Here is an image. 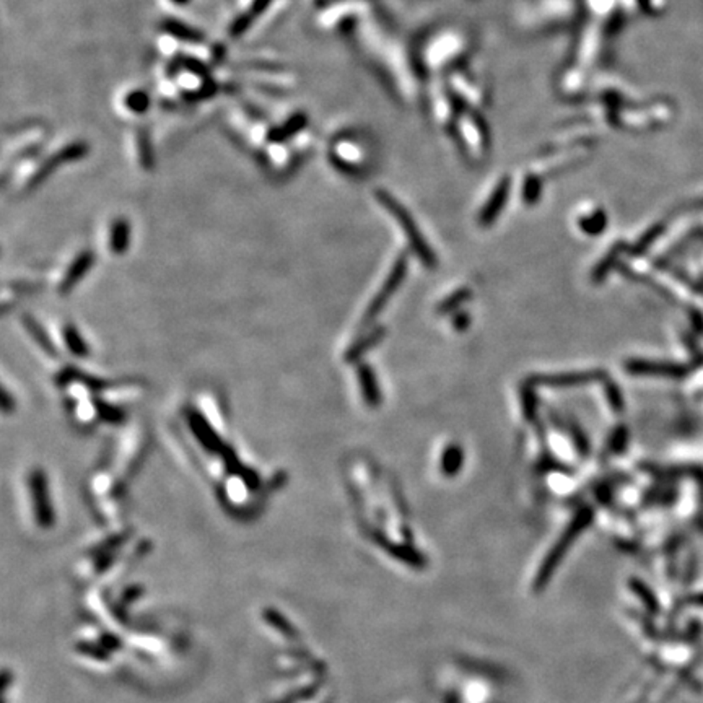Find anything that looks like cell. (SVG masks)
I'll return each instance as SVG.
<instances>
[{
    "mask_svg": "<svg viewBox=\"0 0 703 703\" xmlns=\"http://www.w3.org/2000/svg\"><path fill=\"white\" fill-rule=\"evenodd\" d=\"M469 323H471V318H469V314H466V313H456L455 319H453L455 329H457V331L466 329L467 326H469Z\"/></svg>",
    "mask_w": 703,
    "mask_h": 703,
    "instance_id": "f546056e",
    "label": "cell"
},
{
    "mask_svg": "<svg viewBox=\"0 0 703 703\" xmlns=\"http://www.w3.org/2000/svg\"><path fill=\"white\" fill-rule=\"evenodd\" d=\"M407 264L408 263H407L406 254H401L399 258L396 259V263H394V265H392L388 279L384 280L383 287H381V290L376 293V297L373 298V302L370 303L367 313H365V316H363L362 328H370V326L373 324V321L378 318L381 312H383L386 303L389 302L391 297L394 295L397 288H399L401 282L404 280L406 272H407Z\"/></svg>",
    "mask_w": 703,
    "mask_h": 703,
    "instance_id": "277c9868",
    "label": "cell"
},
{
    "mask_svg": "<svg viewBox=\"0 0 703 703\" xmlns=\"http://www.w3.org/2000/svg\"><path fill=\"white\" fill-rule=\"evenodd\" d=\"M176 62L179 65V69H183V70H186V72L189 74H193L195 75V77H199L200 80H212L210 77V67L207 65L205 62L200 61V59L198 57H193V56H178L176 57Z\"/></svg>",
    "mask_w": 703,
    "mask_h": 703,
    "instance_id": "9a60e30c",
    "label": "cell"
},
{
    "mask_svg": "<svg viewBox=\"0 0 703 703\" xmlns=\"http://www.w3.org/2000/svg\"><path fill=\"white\" fill-rule=\"evenodd\" d=\"M90 264H93V256L88 254V253H85V254H81L80 258L75 261L74 265L70 267V270H69V274L67 277H65L64 282H62V292H67L72 288V285L75 282H77L81 275H84V272L88 269Z\"/></svg>",
    "mask_w": 703,
    "mask_h": 703,
    "instance_id": "2e32d148",
    "label": "cell"
},
{
    "mask_svg": "<svg viewBox=\"0 0 703 703\" xmlns=\"http://www.w3.org/2000/svg\"><path fill=\"white\" fill-rule=\"evenodd\" d=\"M522 396V412H525V418L527 422L534 423L537 421V397L536 392H534V386L531 383H526L525 388L521 391Z\"/></svg>",
    "mask_w": 703,
    "mask_h": 703,
    "instance_id": "d6986e66",
    "label": "cell"
},
{
    "mask_svg": "<svg viewBox=\"0 0 703 703\" xmlns=\"http://www.w3.org/2000/svg\"><path fill=\"white\" fill-rule=\"evenodd\" d=\"M692 602L700 604V606H703V594H699V596H695L694 599H692Z\"/></svg>",
    "mask_w": 703,
    "mask_h": 703,
    "instance_id": "4dcf8cb0",
    "label": "cell"
},
{
    "mask_svg": "<svg viewBox=\"0 0 703 703\" xmlns=\"http://www.w3.org/2000/svg\"><path fill=\"white\" fill-rule=\"evenodd\" d=\"M505 198H506V184H501L497 193L493 194V198L490 199V202L485 205L481 217H479V223H481L482 227L492 225L493 220L497 219V215L500 214L501 207H503Z\"/></svg>",
    "mask_w": 703,
    "mask_h": 703,
    "instance_id": "8fae6325",
    "label": "cell"
},
{
    "mask_svg": "<svg viewBox=\"0 0 703 703\" xmlns=\"http://www.w3.org/2000/svg\"><path fill=\"white\" fill-rule=\"evenodd\" d=\"M358 381H360V388H362L363 399L367 401V404L370 407H379L381 391H379L378 381H376V376L373 373V370L367 367V365H360Z\"/></svg>",
    "mask_w": 703,
    "mask_h": 703,
    "instance_id": "ba28073f",
    "label": "cell"
},
{
    "mask_svg": "<svg viewBox=\"0 0 703 703\" xmlns=\"http://www.w3.org/2000/svg\"><path fill=\"white\" fill-rule=\"evenodd\" d=\"M606 397H607V402H609L610 408H612L614 412H622L624 411V399H622V394H620V391L617 388V384L610 383V381H606Z\"/></svg>",
    "mask_w": 703,
    "mask_h": 703,
    "instance_id": "cb8c5ba5",
    "label": "cell"
},
{
    "mask_svg": "<svg viewBox=\"0 0 703 703\" xmlns=\"http://www.w3.org/2000/svg\"><path fill=\"white\" fill-rule=\"evenodd\" d=\"M88 145L86 142H72V144L62 147L59 149L56 154H52L51 156H47L45 161L41 163L40 166L36 168V171L31 174L28 183H26V189H35L40 186V184L51 176L52 173L57 171V168H61L62 165H67V163L81 160L88 155Z\"/></svg>",
    "mask_w": 703,
    "mask_h": 703,
    "instance_id": "3957f363",
    "label": "cell"
},
{
    "mask_svg": "<svg viewBox=\"0 0 703 703\" xmlns=\"http://www.w3.org/2000/svg\"><path fill=\"white\" fill-rule=\"evenodd\" d=\"M383 336H384V329L383 328H376L375 331L370 332V334L367 337H363V339H360L358 342H355V345L348 348V352H347V362H355V360H358L360 357L363 355L365 352L368 350V348H372L375 347L378 342H381V339H383Z\"/></svg>",
    "mask_w": 703,
    "mask_h": 703,
    "instance_id": "4fadbf2b",
    "label": "cell"
},
{
    "mask_svg": "<svg viewBox=\"0 0 703 703\" xmlns=\"http://www.w3.org/2000/svg\"><path fill=\"white\" fill-rule=\"evenodd\" d=\"M174 5H188L190 0H171Z\"/></svg>",
    "mask_w": 703,
    "mask_h": 703,
    "instance_id": "1f68e13d",
    "label": "cell"
},
{
    "mask_svg": "<svg viewBox=\"0 0 703 703\" xmlns=\"http://www.w3.org/2000/svg\"><path fill=\"white\" fill-rule=\"evenodd\" d=\"M462 462H464V453H462L459 445H450L448 448L443 451V456H441V472L445 476L453 477L457 472L461 471Z\"/></svg>",
    "mask_w": 703,
    "mask_h": 703,
    "instance_id": "30bf717a",
    "label": "cell"
},
{
    "mask_svg": "<svg viewBox=\"0 0 703 703\" xmlns=\"http://www.w3.org/2000/svg\"><path fill=\"white\" fill-rule=\"evenodd\" d=\"M243 69L253 70V72H267V74L285 72V65L270 61H248L243 64Z\"/></svg>",
    "mask_w": 703,
    "mask_h": 703,
    "instance_id": "603a6c76",
    "label": "cell"
},
{
    "mask_svg": "<svg viewBox=\"0 0 703 703\" xmlns=\"http://www.w3.org/2000/svg\"><path fill=\"white\" fill-rule=\"evenodd\" d=\"M607 378V373L602 370H591V372H570V373H559V375H537L531 376L527 383L532 386L544 384L554 386V388H562V386H580L590 384L596 381H602Z\"/></svg>",
    "mask_w": 703,
    "mask_h": 703,
    "instance_id": "5b68a950",
    "label": "cell"
},
{
    "mask_svg": "<svg viewBox=\"0 0 703 703\" xmlns=\"http://www.w3.org/2000/svg\"><path fill=\"white\" fill-rule=\"evenodd\" d=\"M130 238V227L129 222L125 219H118L114 220L113 228H111V249L113 253L121 254L127 249Z\"/></svg>",
    "mask_w": 703,
    "mask_h": 703,
    "instance_id": "7c38bea8",
    "label": "cell"
},
{
    "mask_svg": "<svg viewBox=\"0 0 703 703\" xmlns=\"http://www.w3.org/2000/svg\"><path fill=\"white\" fill-rule=\"evenodd\" d=\"M570 433H571V438H573V441H575V446H576V450H578V453L583 457H586L588 455H590V443H588L586 435L583 433L581 428L576 427V425H573V427L570 428Z\"/></svg>",
    "mask_w": 703,
    "mask_h": 703,
    "instance_id": "484cf974",
    "label": "cell"
},
{
    "mask_svg": "<svg viewBox=\"0 0 703 703\" xmlns=\"http://www.w3.org/2000/svg\"><path fill=\"white\" fill-rule=\"evenodd\" d=\"M256 90H259V93H264L267 96H274V98H280V96H285L287 91L280 88V86H277V85H269V84H256Z\"/></svg>",
    "mask_w": 703,
    "mask_h": 703,
    "instance_id": "83f0119b",
    "label": "cell"
},
{
    "mask_svg": "<svg viewBox=\"0 0 703 703\" xmlns=\"http://www.w3.org/2000/svg\"><path fill=\"white\" fill-rule=\"evenodd\" d=\"M124 105L129 111L135 114H144L150 108V96L145 90H134L124 98Z\"/></svg>",
    "mask_w": 703,
    "mask_h": 703,
    "instance_id": "ac0fdd59",
    "label": "cell"
},
{
    "mask_svg": "<svg viewBox=\"0 0 703 703\" xmlns=\"http://www.w3.org/2000/svg\"><path fill=\"white\" fill-rule=\"evenodd\" d=\"M472 297V290L471 288H459V290H456L455 293H451V295L443 299V302L440 303V307L437 308V312L438 314H451V313H455L457 312V309L461 308V304L462 303H466L469 298Z\"/></svg>",
    "mask_w": 703,
    "mask_h": 703,
    "instance_id": "e0dca14e",
    "label": "cell"
},
{
    "mask_svg": "<svg viewBox=\"0 0 703 703\" xmlns=\"http://www.w3.org/2000/svg\"><path fill=\"white\" fill-rule=\"evenodd\" d=\"M256 16L249 12H243V13H239L236 18H234L232 21V25H230V28H228V33H230V36L234 38H241L244 33H246L249 28H251V25H253V21H254Z\"/></svg>",
    "mask_w": 703,
    "mask_h": 703,
    "instance_id": "44dd1931",
    "label": "cell"
},
{
    "mask_svg": "<svg viewBox=\"0 0 703 703\" xmlns=\"http://www.w3.org/2000/svg\"><path fill=\"white\" fill-rule=\"evenodd\" d=\"M606 215L602 214V212H596L593 217H590V219H586V220H581L580 223V227H581V230L585 232L586 234H591V236H596V234L601 233L604 228H606Z\"/></svg>",
    "mask_w": 703,
    "mask_h": 703,
    "instance_id": "7402d4cb",
    "label": "cell"
},
{
    "mask_svg": "<svg viewBox=\"0 0 703 703\" xmlns=\"http://www.w3.org/2000/svg\"><path fill=\"white\" fill-rule=\"evenodd\" d=\"M376 195H378V199L381 200V202H383L386 209H388L391 214L396 217L397 222H399L402 230L406 232L408 244H411L413 253H416L418 258H421L422 264L427 265V267H432V269L433 267H437V256H435L432 248H430L428 243L423 239L421 230H418L416 223H413L412 217L407 214V210L402 209V207L397 204L389 194L381 193L379 190V193H376Z\"/></svg>",
    "mask_w": 703,
    "mask_h": 703,
    "instance_id": "6da1fadb",
    "label": "cell"
},
{
    "mask_svg": "<svg viewBox=\"0 0 703 703\" xmlns=\"http://www.w3.org/2000/svg\"><path fill=\"white\" fill-rule=\"evenodd\" d=\"M217 93H219V85H217L214 80H207L199 86V88L186 91V93L183 95V98L188 103H199L209 100V98H214Z\"/></svg>",
    "mask_w": 703,
    "mask_h": 703,
    "instance_id": "ffe728a7",
    "label": "cell"
},
{
    "mask_svg": "<svg viewBox=\"0 0 703 703\" xmlns=\"http://www.w3.org/2000/svg\"><path fill=\"white\" fill-rule=\"evenodd\" d=\"M622 251H624L622 244H617V246H614L606 256H604L601 261H599L598 265L593 269V282L594 283H599V282H602L604 279H606V277L609 275V272L612 270V267L617 265L619 254L622 253Z\"/></svg>",
    "mask_w": 703,
    "mask_h": 703,
    "instance_id": "5bb4252c",
    "label": "cell"
},
{
    "mask_svg": "<svg viewBox=\"0 0 703 703\" xmlns=\"http://www.w3.org/2000/svg\"><path fill=\"white\" fill-rule=\"evenodd\" d=\"M272 2H274V0H253V4H251V7H249V12L253 13L254 16L263 15L265 10L270 7Z\"/></svg>",
    "mask_w": 703,
    "mask_h": 703,
    "instance_id": "f1b7e54d",
    "label": "cell"
},
{
    "mask_svg": "<svg viewBox=\"0 0 703 703\" xmlns=\"http://www.w3.org/2000/svg\"><path fill=\"white\" fill-rule=\"evenodd\" d=\"M625 445H627V428L619 427L614 432V435H610V440H609V445H607L609 453L610 455L620 453V451H624Z\"/></svg>",
    "mask_w": 703,
    "mask_h": 703,
    "instance_id": "d4e9b609",
    "label": "cell"
},
{
    "mask_svg": "<svg viewBox=\"0 0 703 703\" xmlns=\"http://www.w3.org/2000/svg\"><path fill=\"white\" fill-rule=\"evenodd\" d=\"M591 520H593V511L590 508H583L578 511V513H576V516L573 518V520H571L568 527H566L565 532L562 534V537L559 539V542L555 544L552 550H550V554L547 555L546 562H544V565L541 566V570H539L537 583H536L537 586H541L544 581L549 580V576L554 573V570H555V566H557L559 560H562V557L566 554V550H568L570 544L580 536V532L585 530L588 525H590Z\"/></svg>",
    "mask_w": 703,
    "mask_h": 703,
    "instance_id": "7a4b0ae2",
    "label": "cell"
},
{
    "mask_svg": "<svg viewBox=\"0 0 703 703\" xmlns=\"http://www.w3.org/2000/svg\"><path fill=\"white\" fill-rule=\"evenodd\" d=\"M65 337H67L70 350H72L74 353H77V355H85L86 347H85L84 342L80 341V336L77 334V332H75L74 329H69L67 332H65Z\"/></svg>",
    "mask_w": 703,
    "mask_h": 703,
    "instance_id": "4316f807",
    "label": "cell"
},
{
    "mask_svg": "<svg viewBox=\"0 0 703 703\" xmlns=\"http://www.w3.org/2000/svg\"><path fill=\"white\" fill-rule=\"evenodd\" d=\"M160 26L166 35H170L174 40L181 42H188V45H202V42H205L204 33L190 26L186 21H181L178 18H165Z\"/></svg>",
    "mask_w": 703,
    "mask_h": 703,
    "instance_id": "52a82bcc",
    "label": "cell"
},
{
    "mask_svg": "<svg viewBox=\"0 0 703 703\" xmlns=\"http://www.w3.org/2000/svg\"><path fill=\"white\" fill-rule=\"evenodd\" d=\"M308 125V114L304 111H297L293 113L290 118L287 119L285 122H282L277 127L270 129L269 132L265 134V140L269 144H283V142L290 140L298 135L299 132H303Z\"/></svg>",
    "mask_w": 703,
    "mask_h": 703,
    "instance_id": "8992f818",
    "label": "cell"
},
{
    "mask_svg": "<svg viewBox=\"0 0 703 703\" xmlns=\"http://www.w3.org/2000/svg\"><path fill=\"white\" fill-rule=\"evenodd\" d=\"M135 142H137V155H139L140 166L144 168L145 171H152L155 166V154L149 129L139 127L137 134H135Z\"/></svg>",
    "mask_w": 703,
    "mask_h": 703,
    "instance_id": "9c48e42d",
    "label": "cell"
}]
</instances>
